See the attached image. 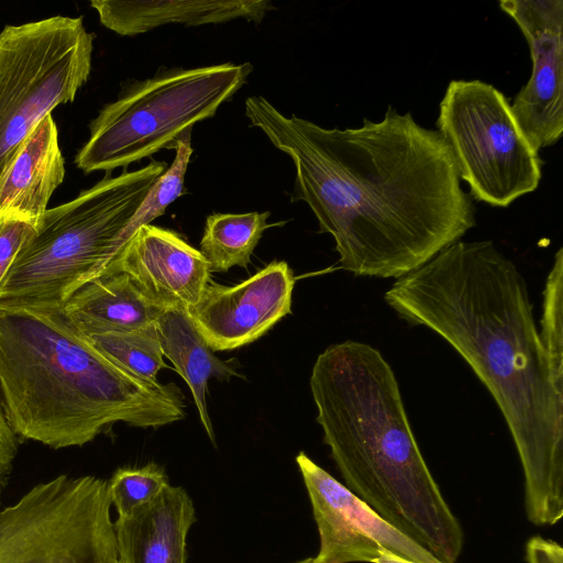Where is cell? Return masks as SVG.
I'll return each mask as SVG.
<instances>
[{
	"label": "cell",
	"mask_w": 563,
	"mask_h": 563,
	"mask_svg": "<svg viewBox=\"0 0 563 563\" xmlns=\"http://www.w3.org/2000/svg\"><path fill=\"white\" fill-rule=\"evenodd\" d=\"M95 35L55 15L0 32V179L32 130L87 82Z\"/></svg>",
	"instance_id": "obj_7"
},
{
	"label": "cell",
	"mask_w": 563,
	"mask_h": 563,
	"mask_svg": "<svg viewBox=\"0 0 563 563\" xmlns=\"http://www.w3.org/2000/svg\"><path fill=\"white\" fill-rule=\"evenodd\" d=\"M372 563H411L406 560H402L398 556H395L390 553H382L377 559H375Z\"/></svg>",
	"instance_id": "obj_27"
},
{
	"label": "cell",
	"mask_w": 563,
	"mask_h": 563,
	"mask_svg": "<svg viewBox=\"0 0 563 563\" xmlns=\"http://www.w3.org/2000/svg\"><path fill=\"white\" fill-rule=\"evenodd\" d=\"M251 63L196 68L163 67L130 80L117 100L89 124V139L75 163L84 173H111L163 148L194 124L216 114L247 81Z\"/></svg>",
	"instance_id": "obj_6"
},
{
	"label": "cell",
	"mask_w": 563,
	"mask_h": 563,
	"mask_svg": "<svg viewBox=\"0 0 563 563\" xmlns=\"http://www.w3.org/2000/svg\"><path fill=\"white\" fill-rule=\"evenodd\" d=\"M309 384L345 486L438 560L456 563L462 526L424 461L382 353L353 340L331 344L318 355Z\"/></svg>",
	"instance_id": "obj_3"
},
{
	"label": "cell",
	"mask_w": 563,
	"mask_h": 563,
	"mask_svg": "<svg viewBox=\"0 0 563 563\" xmlns=\"http://www.w3.org/2000/svg\"><path fill=\"white\" fill-rule=\"evenodd\" d=\"M386 303L430 329L468 364L496 401L525 478L527 518L563 516V385L551 372L527 283L493 241H457L397 278Z\"/></svg>",
	"instance_id": "obj_2"
},
{
	"label": "cell",
	"mask_w": 563,
	"mask_h": 563,
	"mask_svg": "<svg viewBox=\"0 0 563 563\" xmlns=\"http://www.w3.org/2000/svg\"><path fill=\"white\" fill-rule=\"evenodd\" d=\"M169 485L164 468L156 463L118 468L108 481L111 504L118 517H126L155 499Z\"/></svg>",
	"instance_id": "obj_23"
},
{
	"label": "cell",
	"mask_w": 563,
	"mask_h": 563,
	"mask_svg": "<svg viewBox=\"0 0 563 563\" xmlns=\"http://www.w3.org/2000/svg\"><path fill=\"white\" fill-rule=\"evenodd\" d=\"M499 7L518 25L530 49L531 76L510 107L540 151L558 143L563 133V1L501 0Z\"/></svg>",
	"instance_id": "obj_11"
},
{
	"label": "cell",
	"mask_w": 563,
	"mask_h": 563,
	"mask_svg": "<svg viewBox=\"0 0 563 563\" xmlns=\"http://www.w3.org/2000/svg\"><path fill=\"white\" fill-rule=\"evenodd\" d=\"M87 338L103 355L130 374L152 385L161 384L157 374L166 364L156 322L130 330L95 333Z\"/></svg>",
	"instance_id": "obj_20"
},
{
	"label": "cell",
	"mask_w": 563,
	"mask_h": 563,
	"mask_svg": "<svg viewBox=\"0 0 563 563\" xmlns=\"http://www.w3.org/2000/svg\"><path fill=\"white\" fill-rule=\"evenodd\" d=\"M526 558L528 563H563V549L553 540L534 536L527 542Z\"/></svg>",
	"instance_id": "obj_25"
},
{
	"label": "cell",
	"mask_w": 563,
	"mask_h": 563,
	"mask_svg": "<svg viewBox=\"0 0 563 563\" xmlns=\"http://www.w3.org/2000/svg\"><path fill=\"white\" fill-rule=\"evenodd\" d=\"M118 563H120V562L118 561Z\"/></svg>",
	"instance_id": "obj_29"
},
{
	"label": "cell",
	"mask_w": 563,
	"mask_h": 563,
	"mask_svg": "<svg viewBox=\"0 0 563 563\" xmlns=\"http://www.w3.org/2000/svg\"><path fill=\"white\" fill-rule=\"evenodd\" d=\"M167 164L111 173L75 199L47 209L35 235L0 284V306L57 305L108 272L124 249L123 234Z\"/></svg>",
	"instance_id": "obj_5"
},
{
	"label": "cell",
	"mask_w": 563,
	"mask_h": 563,
	"mask_svg": "<svg viewBox=\"0 0 563 563\" xmlns=\"http://www.w3.org/2000/svg\"><path fill=\"white\" fill-rule=\"evenodd\" d=\"M295 563H313L312 562V558H307V559H303V560H300V561H297Z\"/></svg>",
	"instance_id": "obj_28"
},
{
	"label": "cell",
	"mask_w": 563,
	"mask_h": 563,
	"mask_svg": "<svg viewBox=\"0 0 563 563\" xmlns=\"http://www.w3.org/2000/svg\"><path fill=\"white\" fill-rule=\"evenodd\" d=\"M110 271L129 274L159 306L186 310L200 300L211 273L199 250L153 224L136 230Z\"/></svg>",
	"instance_id": "obj_13"
},
{
	"label": "cell",
	"mask_w": 563,
	"mask_h": 563,
	"mask_svg": "<svg viewBox=\"0 0 563 563\" xmlns=\"http://www.w3.org/2000/svg\"><path fill=\"white\" fill-rule=\"evenodd\" d=\"M90 5L102 25L122 36L170 23L198 26L236 19L261 23L273 8L269 0H92Z\"/></svg>",
	"instance_id": "obj_15"
},
{
	"label": "cell",
	"mask_w": 563,
	"mask_h": 563,
	"mask_svg": "<svg viewBox=\"0 0 563 563\" xmlns=\"http://www.w3.org/2000/svg\"><path fill=\"white\" fill-rule=\"evenodd\" d=\"M196 511L188 493L168 485L152 501L114 521L120 563H186Z\"/></svg>",
	"instance_id": "obj_14"
},
{
	"label": "cell",
	"mask_w": 563,
	"mask_h": 563,
	"mask_svg": "<svg viewBox=\"0 0 563 563\" xmlns=\"http://www.w3.org/2000/svg\"><path fill=\"white\" fill-rule=\"evenodd\" d=\"M563 249L554 255L544 289L540 340L543 345L554 379L563 385Z\"/></svg>",
	"instance_id": "obj_22"
},
{
	"label": "cell",
	"mask_w": 563,
	"mask_h": 563,
	"mask_svg": "<svg viewBox=\"0 0 563 563\" xmlns=\"http://www.w3.org/2000/svg\"><path fill=\"white\" fill-rule=\"evenodd\" d=\"M64 311L86 335L141 328L156 322L165 309L122 271H110L79 287Z\"/></svg>",
	"instance_id": "obj_17"
},
{
	"label": "cell",
	"mask_w": 563,
	"mask_h": 563,
	"mask_svg": "<svg viewBox=\"0 0 563 563\" xmlns=\"http://www.w3.org/2000/svg\"><path fill=\"white\" fill-rule=\"evenodd\" d=\"M245 115L291 158L290 201L308 205L344 271L400 278L476 225L451 147L409 112L389 106L380 121L327 129L251 96Z\"/></svg>",
	"instance_id": "obj_1"
},
{
	"label": "cell",
	"mask_w": 563,
	"mask_h": 563,
	"mask_svg": "<svg viewBox=\"0 0 563 563\" xmlns=\"http://www.w3.org/2000/svg\"><path fill=\"white\" fill-rule=\"evenodd\" d=\"M64 176L57 128L49 113L26 136L3 173L0 209H13L38 220Z\"/></svg>",
	"instance_id": "obj_16"
},
{
	"label": "cell",
	"mask_w": 563,
	"mask_h": 563,
	"mask_svg": "<svg viewBox=\"0 0 563 563\" xmlns=\"http://www.w3.org/2000/svg\"><path fill=\"white\" fill-rule=\"evenodd\" d=\"M437 126L471 198L504 208L538 189L539 151L518 124L507 97L493 85L479 79L450 81Z\"/></svg>",
	"instance_id": "obj_8"
},
{
	"label": "cell",
	"mask_w": 563,
	"mask_h": 563,
	"mask_svg": "<svg viewBox=\"0 0 563 563\" xmlns=\"http://www.w3.org/2000/svg\"><path fill=\"white\" fill-rule=\"evenodd\" d=\"M269 211L212 213L207 217L200 252L210 272H228L233 266L246 268L254 249L269 224Z\"/></svg>",
	"instance_id": "obj_19"
},
{
	"label": "cell",
	"mask_w": 563,
	"mask_h": 563,
	"mask_svg": "<svg viewBox=\"0 0 563 563\" xmlns=\"http://www.w3.org/2000/svg\"><path fill=\"white\" fill-rule=\"evenodd\" d=\"M191 130L184 131L175 141L176 156L169 167L156 179L123 234L124 246L143 225L163 216L169 205L184 194L186 170L192 153Z\"/></svg>",
	"instance_id": "obj_21"
},
{
	"label": "cell",
	"mask_w": 563,
	"mask_h": 563,
	"mask_svg": "<svg viewBox=\"0 0 563 563\" xmlns=\"http://www.w3.org/2000/svg\"><path fill=\"white\" fill-rule=\"evenodd\" d=\"M296 462L320 538L313 563H372L385 552L411 563H443L383 519L305 452L298 453Z\"/></svg>",
	"instance_id": "obj_10"
},
{
	"label": "cell",
	"mask_w": 563,
	"mask_h": 563,
	"mask_svg": "<svg viewBox=\"0 0 563 563\" xmlns=\"http://www.w3.org/2000/svg\"><path fill=\"white\" fill-rule=\"evenodd\" d=\"M163 355L175 366L188 385L200 422L210 441L216 435L207 407L210 378L229 380L236 376V360L223 361L213 354L184 308H167L156 320Z\"/></svg>",
	"instance_id": "obj_18"
},
{
	"label": "cell",
	"mask_w": 563,
	"mask_h": 563,
	"mask_svg": "<svg viewBox=\"0 0 563 563\" xmlns=\"http://www.w3.org/2000/svg\"><path fill=\"white\" fill-rule=\"evenodd\" d=\"M295 276L273 261L233 286L208 285L187 312L212 351H230L260 339L291 310Z\"/></svg>",
	"instance_id": "obj_12"
},
{
	"label": "cell",
	"mask_w": 563,
	"mask_h": 563,
	"mask_svg": "<svg viewBox=\"0 0 563 563\" xmlns=\"http://www.w3.org/2000/svg\"><path fill=\"white\" fill-rule=\"evenodd\" d=\"M37 219L13 209H0V284L18 254L35 235Z\"/></svg>",
	"instance_id": "obj_24"
},
{
	"label": "cell",
	"mask_w": 563,
	"mask_h": 563,
	"mask_svg": "<svg viewBox=\"0 0 563 563\" xmlns=\"http://www.w3.org/2000/svg\"><path fill=\"white\" fill-rule=\"evenodd\" d=\"M0 401L16 437L81 446L115 422L158 428L186 416L175 383L152 385L103 355L63 306H0Z\"/></svg>",
	"instance_id": "obj_4"
},
{
	"label": "cell",
	"mask_w": 563,
	"mask_h": 563,
	"mask_svg": "<svg viewBox=\"0 0 563 563\" xmlns=\"http://www.w3.org/2000/svg\"><path fill=\"white\" fill-rule=\"evenodd\" d=\"M108 481L58 475L0 510V563H118Z\"/></svg>",
	"instance_id": "obj_9"
},
{
	"label": "cell",
	"mask_w": 563,
	"mask_h": 563,
	"mask_svg": "<svg viewBox=\"0 0 563 563\" xmlns=\"http://www.w3.org/2000/svg\"><path fill=\"white\" fill-rule=\"evenodd\" d=\"M18 453V437L9 426L0 401V479L11 468Z\"/></svg>",
	"instance_id": "obj_26"
}]
</instances>
